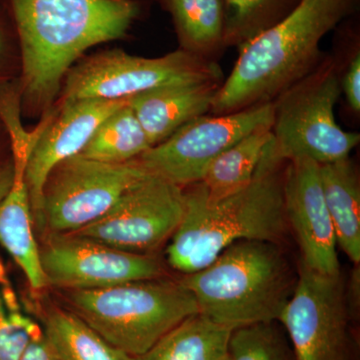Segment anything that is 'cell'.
Here are the masks:
<instances>
[{"label": "cell", "instance_id": "1", "mask_svg": "<svg viewBox=\"0 0 360 360\" xmlns=\"http://www.w3.org/2000/svg\"><path fill=\"white\" fill-rule=\"evenodd\" d=\"M20 37L21 104L51 108L66 73L84 51L122 39L141 0H7Z\"/></svg>", "mask_w": 360, "mask_h": 360}, {"label": "cell", "instance_id": "2", "mask_svg": "<svg viewBox=\"0 0 360 360\" xmlns=\"http://www.w3.org/2000/svg\"><path fill=\"white\" fill-rule=\"evenodd\" d=\"M286 163L271 139L250 184L238 193L212 202L201 182L184 187V217L167 250L170 266L193 274L240 240L278 245L288 225L283 198Z\"/></svg>", "mask_w": 360, "mask_h": 360}, {"label": "cell", "instance_id": "3", "mask_svg": "<svg viewBox=\"0 0 360 360\" xmlns=\"http://www.w3.org/2000/svg\"><path fill=\"white\" fill-rule=\"evenodd\" d=\"M360 0H300L283 20L238 47L210 112H236L274 101L322 61V39L356 14Z\"/></svg>", "mask_w": 360, "mask_h": 360}, {"label": "cell", "instance_id": "4", "mask_svg": "<svg viewBox=\"0 0 360 360\" xmlns=\"http://www.w3.org/2000/svg\"><path fill=\"white\" fill-rule=\"evenodd\" d=\"M297 276L277 243L240 240L205 269L186 274L198 314L234 330L278 321Z\"/></svg>", "mask_w": 360, "mask_h": 360}, {"label": "cell", "instance_id": "5", "mask_svg": "<svg viewBox=\"0 0 360 360\" xmlns=\"http://www.w3.org/2000/svg\"><path fill=\"white\" fill-rule=\"evenodd\" d=\"M71 311L104 340L136 357L191 315L198 314L181 281L163 277L68 290Z\"/></svg>", "mask_w": 360, "mask_h": 360}, {"label": "cell", "instance_id": "6", "mask_svg": "<svg viewBox=\"0 0 360 360\" xmlns=\"http://www.w3.org/2000/svg\"><path fill=\"white\" fill-rule=\"evenodd\" d=\"M340 94L338 65L333 58H323L274 99L272 141L283 160L307 158L323 165L349 158L360 136L336 122Z\"/></svg>", "mask_w": 360, "mask_h": 360}, {"label": "cell", "instance_id": "7", "mask_svg": "<svg viewBox=\"0 0 360 360\" xmlns=\"http://www.w3.org/2000/svg\"><path fill=\"white\" fill-rule=\"evenodd\" d=\"M222 77L219 65L182 49L156 58L116 49L96 54L68 70L60 105L82 99L129 98L162 85L224 82Z\"/></svg>", "mask_w": 360, "mask_h": 360}, {"label": "cell", "instance_id": "8", "mask_svg": "<svg viewBox=\"0 0 360 360\" xmlns=\"http://www.w3.org/2000/svg\"><path fill=\"white\" fill-rule=\"evenodd\" d=\"M134 160L108 163L82 155L51 170L42 196V231L73 233L103 217L120 198L148 176Z\"/></svg>", "mask_w": 360, "mask_h": 360}, {"label": "cell", "instance_id": "9", "mask_svg": "<svg viewBox=\"0 0 360 360\" xmlns=\"http://www.w3.org/2000/svg\"><path fill=\"white\" fill-rule=\"evenodd\" d=\"M274 101L220 115H200L135 162L149 174L181 187L198 184L210 163L260 127H272Z\"/></svg>", "mask_w": 360, "mask_h": 360}, {"label": "cell", "instance_id": "10", "mask_svg": "<svg viewBox=\"0 0 360 360\" xmlns=\"http://www.w3.org/2000/svg\"><path fill=\"white\" fill-rule=\"evenodd\" d=\"M352 319L341 274H319L300 262L295 290L277 321L295 360H354Z\"/></svg>", "mask_w": 360, "mask_h": 360}, {"label": "cell", "instance_id": "11", "mask_svg": "<svg viewBox=\"0 0 360 360\" xmlns=\"http://www.w3.org/2000/svg\"><path fill=\"white\" fill-rule=\"evenodd\" d=\"M184 212V187L149 174L103 217L73 234L127 252L148 255L172 238Z\"/></svg>", "mask_w": 360, "mask_h": 360}, {"label": "cell", "instance_id": "12", "mask_svg": "<svg viewBox=\"0 0 360 360\" xmlns=\"http://www.w3.org/2000/svg\"><path fill=\"white\" fill-rule=\"evenodd\" d=\"M47 285L68 290H96L163 277L149 255L127 252L73 233H51L42 250Z\"/></svg>", "mask_w": 360, "mask_h": 360}, {"label": "cell", "instance_id": "13", "mask_svg": "<svg viewBox=\"0 0 360 360\" xmlns=\"http://www.w3.org/2000/svg\"><path fill=\"white\" fill-rule=\"evenodd\" d=\"M284 210L292 227L302 264L328 276H340L338 241L322 191L319 165L300 158L288 161L283 179Z\"/></svg>", "mask_w": 360, "mask_h": 360}, {"label": "cell", "instance_id": "14", "mask_svg": "<svg viewBox=\"0 0 360 360\" xmlns=\"http://www.w3.org/2000/svg\"><path fill=\"white\" fill-rule=\"evenodd\" d=\"M129 98H91L61 104L33 148L25 172L33 221L42 229L45 181L58 163L79 155L97 127Z\"/></svg>", "mask_w": 360, "mask_h": 360}, {"label": "cell", "instance_id": "15", "mask_svg": "<svg viewBox=\"0 0 360 360\" xmlns=\"http://www.w3.org/2000/svg\"><path fill=\"white\" fill-rule=\"evenodd\" d=\"M221 84L198 80L162 85L129 97V105L153 148L186 123L210 112Z\"/></svg>", "mask_w": 360, "mask_h": 360}, {"label": "cell", "instance_id": "16", "mask_svg": "<svg viewBox=\"0 0 360 360\" xmlns=\"http://www.w3.org/2000/svg\"><path fill=\"white\" fill-rule=\"evenodd\" d=\"M33 224L25 172L14 170L11 191L0 201V245L22 270L30 288L40 290L46 288L47 281Z\"/></svg>", "mask_w": 360, "mask_h": 360}, {"label": "cell", "instance_id": "17", "mask_svg": "<svg viewBox=\"0 0 360 360\" xmlns=\"http://www.w3.org/2000/svg\"><path fill=\"white\" fill-rule=\"evenodd\" d=\"M322 191L341 250L360 264V182L349 158L319 165Z\"/></svg>", "mask_w": 360, "mask_h": 360}, {"label": "cell", "instance_id": "18", "mask_svg": "<svg viewBox=\"0 0 360 360\" xmlns=\"http://www.w3.org/2000/svg\"><path fill=\"white\" fill-rule=\"evenodd\" d=\"M231 329L191 315L134 360H224L229 356Z\"/></svg>", "mask_w": 360, "mask_h": 360}, {"label": "cell", "instance_id": "19", "mask_svg": "<svg viewBox=\"0 0 360 360\" xmlns=\"http://www.w3.org/2000/svg\"><path fill=\"white\" fill-rule=\"evenodd\" d=\"M271 127H260L246 135L210 163L200 181L208 200H224L250 184L272 139Z\"/></svg>", "mask_w": 360, "mask_h": 360}, {"label": "cell", "instance_id": "20", "mask_svg": "<svg viewBox=\"0 0 360 360\" xmlns=\"http://www.w3.org/2000/svg\"><path fill=\"white\" fill-rule=\"evenodd\" d=\"M172 14L182 51L207 59L224 45L222 0H160Z\"/></svg>", "mask_w": 360, "mask_h": 360}, {"label": "cell", "instance_id": "21", "mask_svg": "<svg viewBox=\"0 0 360 360\" xmlns=\"http://www.w3.org/2000/svg\"><path fill=\"white\" fill-rule=\"evenodd\" d=\"M42 330L60 360H134L104 340L72 311L51 310Z\"/></svg>", "mask_w": 360, "mask_h": 360}, {"label": "cell", "instance_id": "22", "mask_svg": "<svg viewBox=\"0 0 360 360\" xmlns=\"http://www.w3.org/2000/svg\"><path fill=\"white\" fill-rule=\"evenodd\" d=\"M153 148L129 103L97 127L79 155L108 163H127Z\"/></svg>", "mask_w": 360, "mask_h": 360}, {"label": "cell", "instance_id": "23", "mask_svg": "<svg viewBox=\"0 0 360 360\" xmlns=\"http://www.w3.org/2000/svg\"><path fill=\"white\" fill-rule=\"evenodd\" d=\"M224 45L240 47L277 25L300 0H222Z\"/></svg>", "mask_w": 360, "mask_h": 360}, {"label": "cell", "instance_id": "24", "mask_svg": "<svg viewBox=\"0 0 360 360\" xmlns=\"http://www.w3.org/2000/svg\"><path fill=\"white\" fill-rule=\"evenodd\" d=\"M276 322L252 324L232 330L231 360H295L288 338Z\"/></svg>", "mask_w": 360, "mask_h": 360}, {"label": "cell", "instance_id": "25", "mask_svg": "<svg viewBox=\"0 0 360 360\" xmlns=\"http://www.w3.org/2000/svg\"><path fill=\"white\" fill-rule=\"evenodd\" d=\"M41 329L32 319L11 307L0 292V360H20Z\"/></svg>", "mask_w": 360, "mask_h": 360}, {"label": "cell", "instance_id": "26", "mask_svg": "<svg viewBox=\"0 0 360 360\" xmlns=\"http://www.w3.org/2000/svg\"><path fill=\"white\" fill-rule=\"evenodd\" d=\"M341 94H345L350 110L355 113L360 111V53L355 49L354 56L350 58L347 70L340 79Z\"/></svg>", "mask_w": 360, "mask_h": 360}, {"label": "cell", "instance_id": "27", "mask_svg": "<svg viewBox=\"0 0 360 360\" xmlns=\"http://www.w3.org/2000/svg\"><path fill=\"white\" fill-rule=\"evenodd\" d=\"M20 360H60L47 340L44 330L37 333L25 348Z\"/></svg>", "mask_w": 360, "mask_h": 360}, {"label": "cell", "instance_id": "28", "mask_svg": "<svg viewBox=\"0 0 360 360\" xmlns=\"http://www.w3.org/2000/svg\"><path fill=\"white\" fill-rule=\"evenodd\" d=\"M354 269L348 278L347 288L345 286V297L348 311L352 319H356L360 307V267L354 264Z\"/></svg>", "mask_w": 360, "mask_h": 360}, {"label": "cell", "instance_id": "29", "mask_svg": "<svg viewBox=\"0 0 360 360\" xmlns=\"http://www.w3.org/2000/svg\"><path fill=\"white\" fill-rule=\"evenodd\" d=\"M14 179V169L13 161L6 163L4 167H0V201L6 198L11 187L13 186Z\"/></svg>", "mask_w": 360, "mask_h": 360}, {"label": "cell", "instance_id": "30", "mask_svg": "<svg viewBox=\"0 0 360 360\" xmlns=\"http://www.w3.org/2000/svg\"><path fill=\"white\" fill-rule=\"evenodd\" d=\"M4 46V32L2 28L0 27V52L2 51Z\"/></svg>", "mask_w": 360, "mask_h": 360}, {"label": "cell", "instance_id": "31", "mask_svg": "<svg viewBox=\"0 0 360 360\" xmlns=\"http://www.w3.org/2000/svg\"><path fill=\"white\" fill-rule=\"evenodd\" d=\"M224 360H231V359H229V356H227V357H225V359Z\"/></svg>", "mask_w": 360, "mask_h": 360}]
</instances>
